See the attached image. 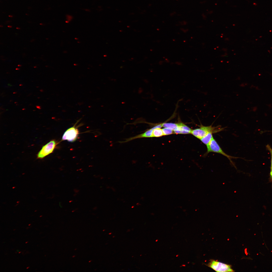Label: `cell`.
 <instances>
[{
    "label": "cell",
    "instance_id": "obj_1",
    "mask_svg": "<svg viewBox=\"0 0 272 272\" xmlns=\"http://www.w3.org/2000/svg\"><path fill=\"white\" fill-rule=\"evenodd\" d=\"M223 129V128L218 126L213 127L212 125L207 126L201 125L199 128L192 130L191 133L197 138L200 139L209 132L215 133Z\"/></svg>",
    "mask_w": 272,
    "mask_h": 272
},
{
    "label": "cell",
    "instance_id": "obj_2",
    "mask_svg": "<svg viewBox=\"0 0 272 272\" xmlns=\"http://www.w3.org/2000/svg\"><path fill=\"white\" fill-rule=\"evenodd\" d=\"M206 146L207 151L206 154H207L211 152L221 154L227 158L233 164V163L231 160L232 159L237 158L228 155L224 152L214 138Z\"/></svg>",
    "mask_w": 272,
    "mask_h": 272
},
{
    "label": "cell",
    "instance_id": "obj_3",
    "mask_svg": "<svg viewBox=\"0 0 272 272\" xmlns=\"http://www.w3.org/2000/svg\"><path fill=\"white\" fill-rule=\"evenodd\" d=\"M57 143L55 140H52L43 146L37 155L38 159H42L53 152Z\"/></svg>",
    "mask_w": 272,
    "mask_h": 272
},
{
    "label": "cell",
    "instance_id": "obj_4",
    "mask_svg": "<svg viewBox=\"0 0 272 272\" xmlns=\"http://www.w3.org/2000/svg\"><path fill=\"white\" fill-rule=\"evenodd\" d=\"M207 266L218 272H234L230 265L223 263L213 259L210 260Z\"/></svg>",
    "mask_w": 272,
    "mask_h": 272
},
{
    "label": "cell",
    "instance_id": "obj_5",
    "mask_svg": "<svg viewBox=\"0 0 272 272\" xmlns=\"http://www.w3.org/2000/svg\"><path fill=\"white\" fill-rule=\"evenodd\" d=\"M79 134L78 129L74 126L69 128L65 131L62 136V140L73 142L77 140Z\"/></svg>",
    "mask_w": 272,
    "mask_h": 272
},
{
    "label": "cell",
    "instance_id": "obj_6",
    "mask_svg": "<svg viewBox=\"0 0 272 272\" xmlns=\"http://www.w3.org/2000/svg\"><path fill=\"white\" fill-rule=\"evenodd\" d=\"M178 126L173 130L176 134H188L191 133L192 130L190 128L181 122L178 123Z\"/></svg>",
    "mask_w": 272,
    "mask_h": 272
},
{
    "label": "cell",
    "instance_id": "obj_7",
    "mask_svg": "<svg viewBox=\"0 0 272 272\" xmlns=\"http://www.w3.org/2000/svg\"><path fill=\"white\" fill-rule=\"evenodd\" d=\"M161 127V125L159 124L151 128L152 129V137H160L164 135L162 129L160 128Z\"/></svg>",
    "mask_w": 272,
    "mask_h": 272
},
{
    "label": "cell",
    "instance_id": "obj_8",
    "mask_svg": "<svg viewBox=\"0 0 272 272\" xmlns=\"http://www.w3.org/2000/svg\"><path fill=\"white\" fill-rule=\"evenodd\" d=\"M213 134L212 132H209L200 140L203 143L207 145L213 138Z\"/></svg>",
    "mask_w": 272,
    "mask_h": 272
},
{
    "label": "cell",
    "instance_id": "obj_9",
    "mask_svg": "<svg viewBox=\"0 0 272 272\" xmlns=\"http://www.w3.org/2000/svg\"><path fill=\"white\" fill-rule=\"evenodd\" d=\"M162 125L164 128H167L173 131L177 127L178 124V123H162Z\"/></svg>",
    "mask_w": 272,
    "mask_h": 272
},
{
    "label": "cell",
    "instance_id": "obj_10",
    "mask_svg": "<svg viewBox=\"0 0 272 272\" xmlns=\"http://www.w3.org/2000/svg\"><path fill=\"white\" fill-rule=\"evenodd\" d=\"M266 147L267 149L270 152L271 155V166L270 175V177L272 180V149L269 145H267L266 146Z\"/></svg>",
    "mask_w": 272,
    "mask_h": 272
},
{
    "label": "cell",
    "instance_id": "obj_11",
    "mask_svg": "<svg viewBox=\"0 0 272 272\" xmlns=\"http://www.w3.org/2000/svg\"><path fill=\"white\" fill-rule=\"evenodd\" d=\"M164 135H167L171 134L174 133L173 130L166 128H164L162 129Z\"/></svg>",
    "mask_w": 272,
    "mask_h": 272
},
{
    "label": "cell",
    "instance_id": "obj_12",
    "mask_svg": "<svg viewBox=\"0 0 272 272\" xmlns=\"http://www.w3.org/2000/svg\"><path fill=\"white\" fill-rule=\"evenodd\" d=\"M36 107H37V108H38L39 109V107H40V106H36Z\"/></svg>",
    "mask_w": 272,
    "mask_h": 272
},
{
    "label": "cell",
    "instance_id": "obj_13",
    "mask_svg": "<svg viewBox=\"0 0 272 272\" xmlns=\"http://www.w3.org/2000/svg\"><path fill=\"white\" fill-rule=\"evenodd\" d=\"M8 86H12V85H11L10 84H8Z\"/></svg>",
    "mask_w": 272,
    "mask_h": 272
},
{
    "label": "cell",
    "instance_id": "obj_14",
    "mask_svg": "<svg viewBox=\"0 0 272 272\" xmlns=\"http://www.w3.org/2000/svg\"><path fill=\"white\" fill-rule=\"evenodd\" d=\"M17 251L18 252H19V251L18 250H17Z\"/></svg>",
    "mask_w": 272,
    "mask_h": 272
},
{
    "label": "cell",
    "instance_id": "obj_15",
    "mask_svg": "<svg viewBox=\"0 0 272 272\" xmlns=\"http://www.w3.org/2000/svg\"><path fill=\"white\" fill-rule=\"evenodd\" d=\"M29 268V267H27L26 269H27L28 268Z\"/></svg>",
    "mask_w": 272,
    "mask_h": 272
},
{
    "label": "cell",
    "instance_id": "obj_16",
    "mask_svg": "<svg viewBox=\"0 0 272 272\" xmlns=\"http://www.w3.org/2000/svg\"><path fill=\"white\" fill-rule=\"evenodd\" d=\"M9 17H12V16H11V15H9Z\"/></svg>",
    "mask_w": 272,
    "mask_h": 272
},
{
    "label": "cell",
    "instance_id": "obj_17",
    "mask_svg": "<svg viewBox=\"0 0 272 272\" xmlns=\"http://www.w3.org/2000/svg\"><path fill=\"white\" fill-rule=\"evenodd\" d=\"M8 26V27H11V26Z\"/></svg>",
    "mask_w": 272,
    "mask_h": 272
},
{
    "label": "cell",
    "instance_id": "obj_18",
    "mask_svg": "<svg viewBox=\"0 0 272 272\" xmlns=\"http://www.w3.org/2000/svg\"><path fill=\"white\" fill-rule=\"evenodd\" d=\"M28 242H26L25 243H27Z\"/></svg>",
    "mask_w": 272,
    "mask_h": 272
},
{
    "label": "cell",
    "instance_id": "obj_19",
    "mask_svg": "<svg viewBox=\"0 0 272 272\" xmlns=\"http://www.w3.org/2000/svg\"><path fill=\"white\" fill-rule=\"evenodd\" d=\"M30 225H31V224H29V225H28V226H30Z\"/></svg>",
    "mask_w": 272,
    "mask_h": 272
},
{
    "label": "cell",
    "instance_id": "obj_20",
    "mask_svg": "<svg viewBox=\"0 0 272 272\" xmlns=\"http://www.w3.org/2000/svg\"><path fill=\"white\" fill-rule=\"evenodd\" d=\"M21 252H19V253H20Z\"/></svg>",
    "mask_w": 272,
    "mask_h": 272
}]
</instances>
